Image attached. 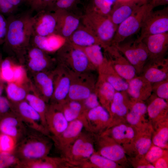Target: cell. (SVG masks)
<instances>
[{
	"mask_svg": "<svg viewBox=\"0 0 168 168\" xmlns=\"http://www.w3.org/2000/svg\"><path fill=\"white\" fill-rule=\"evenodd\" d=\"M127 58L140 75L149 58V53L142 41H128L112 44Z\"/></svg>",
	"mask_w": 168,
	"mask_h": 168,
	"instance_id": "obj_9",
	"label": "cell"
},
{
	"mask_svg": "<svg viewBox=\"0 0 168 168\" xmlns=\"http://www.w3.org/2000/svg\"><path fill=\"white\" fill-rule=\"evenodd\" d=\"M16 8L11 4L7 0H0V13L9 16L12 15Z\"/></svg>",
	"mask_w": 168,
	"mask_h": 168,
	"instance_id": "obj_53",
	"label": "cell"
},
{
	"mask_svg": "<svg viewBox=\"0 0 168 168\" xmlns=\"http://www.w3.org/2000/svg\"><path fill=\"white\" fill-rule=\"evenodd\" d=\"M82 22L102 42L104 45L103 49L111 44L118 26L113 23L109 16L86 12L82 17Z\"/></svg>",
	"mask_w": 168,
	"mask_h": 168,
	"instance_id": "obj_5",
	"label": "cell"
},
{
	"mask_svg": "<svg viewBox=\"0 0 168 168\" xmlns=\"http://www.w3.org/2000/svg\"><path fill=\"white\" fill-rule=\"evenodd\" d=\"M71 81V74L57 66L54 92L49 104L57 105L62 104L66 100Z\"/></svg>",
	"mask_w": 168,
	"mask_h": 168,
	"instance_id": "obj_19",
	"label": "cell"
},
{
	"mask_svg": "<svg viewBox=\"0 0 168 168\" xmlns=\"http://www.w3.org/2000/svg\"><path fill=\"white\" fill-rule=\"evenodd\" d=\"M150 3L153 8L168 4V0H152Z\"/></svg>",
	"mask_w": 168,
	"mask_h": 168,
	"instance_id": "obj_57",
	"label": "cell"
},
{
	"mask_svg": "<svg viewBox=\"0 0 168 168\" xmlns=\"http://www.w3.org/2000/svg\"><path fill=\"white\" fill-rule=\"evenodd\" d=\"M95 91L100 105L109 113L110 104L116 91L110 83L98 76Z\"/></svg>",
	"mask_w": 168,
	"mask_h": 168,
	"instance_id": "obj_34",
	"label": "cell"
},
{
	"mask_svg": "<svg viewBox=\"0 0 168 168\" xmlns=\"http://www.w3.org/2000/svg\"><path fill=\"white\" fill-rule=\"evenodd\" d=\"M53 105L62 111L68 122L77 119H80L83 121L84 113H82L76 111L68 106L64 102L60 104Z\"/></svg>",
	"mask_w": 168,
	"mask_h": 168,
	"instance_id": "obj_44",
	"label": "cell"
},
{
	"mask_svg": "<svg viewBox=\"0 0 168 168\" xmlns=\"http://www.w3.org/2000/svg\"><path fill=\"white\" fill-rule=\"evenodd\" d=\"M11 111V103L6 97L0 96V119Z\"/></svg>",
	"mask_w": 168,
	"mask_h": 168,
	"instance_id": "obj_54",
	"label": "cell"
},
{
	"mask_svg": "<svg viewBox=\"0 0 168 168\" xmlns=\"http://www.w3.org/2000/svg\"><path fill=\"white\" fill-rule=\"evenodd\" d=\"M112 4L110 0H90L86 7V12H93L108 16L112 9Z\"/></svg>",
	"mask_w": 168,
	"mask_h": 168,
	"instance_id": "obj_42",
	"label": "cell"
},
{
	"mask_svg": "<svg viewBox=\"0 0 168 168\" xmlns=\"http://www.w3.org/2000/svg\"><path fill=\"white\" fill-rule=\"evenodd\" d=\"M152 164L155 168H168V154L161 157Z\"/></svg>",
	"mask_w": 168,
	"mask_h": 168,
	"instance_id": "obj_56",
	"label": "cell"
},
{
	"mask_svg": "<svg viewBox=\"0 0 168 168\" xmlns=\"http://www.w3.org/2000/svg\"><path fill=\"white\" fill-rule=\"evenodd\" d=\"M5 83L0 80V96H2L4 89L5 88Z\"/></svg>",
	"mask_w": 168,
	"mask_h": 168,
	"instance_id": "obj_60",
	"label": "cell"
},
{
	"mask_svg": "<svg viewBox=\"0 0 168 168\" xmlns=\"http://www.w3.org/2000/svg\"><path fill=\"white\" fill-rule=\"evenodd\" d=\"M140 6L132 1L124 3L115 2L109 16L113 23L118 26Z\"/></svg>",
	"mask_w": 168,
	"mask_h": 168,
	"instance_id": "obj_35",
	"label": "cell"
},
{
	"mask_svg": "<svg viewBox=\"0 0 168 168\" xmlns=\"http://www.w3.org/2000/svg\"><path fill=\"white\" fill-rule=\"evenodd\" d=\"M55 53L57 66L71 74L97 71L91 64L83 50L68 39Z\"/></svg>",
	"mask_w": 168,
	"mask_h": 168,
	"instance_id": "obj_2",
	"label": "cell"
},
{
	"mask_svg": "<svg viewBox=\"0 0 168 168\" xmlns=\"http://www.w3.org/2000/svg\"><path fill=\"white\" fill-rule=\"evenodd\" d=\"M25 100L39 114L42 124L46 129L45 116L48 104L45 102L35 91L32 85V88L27 94Z\"/></svg>",
	"mask_w": 168,
	"mask_h": 168,
	"instance_id": "obj_38",
	"label": "cell"
},
{
	"mask_svg": "<svg viewBox=\"0 0 168 168\" xmlns=\"http://www.w3.org/2000/svg\"><path fill=\"white\" fill-rule=\"evenodd\" d=\"M79 0H54L47 11L54 12L58 10L70 11L77 5Z\"/></svg>",
	"mask_w": 168,
	"mask_h": 168,
	"instance_id": "obj_47",
	"label": "cell"
},
{
	"mask_svg": "<svg viewBox=\"0 0 168 168\" xmlns=\"http://www.w3.org/2000/svg\"><path fill=\"white\" fill-rule=\"evenodd\" d=\"M67 39L53 33L46 36L34 35L31 44L49 54L55 53L65 43Z\"/></svg>",
	"mask_w": 168,
	"mask_h": 168,
	"instance_id": "obj_31",
	"label": "cell"
},
{
	"mask_svg": "<svg viewBox=\"0 0 168 168\" xmlns=\"http://www.w3.org/2000/svg\"><path fill=\"white\" fill-rule=\"evenodd\" d=\"M84 168H124L123 166L95 152L79 166Z\"/></svg>",
	"mask_w": 168,
	"mask_h": 168,
	"instance_id": "obj_37",
	"label": "cell"
},
{
	"mask_svg": "<svg viewBox=\"0 0 168 168\" xmlns=\"http://www.w3.org/2000/svg\"><path fill=\"white\" fill-rule=\"evenodd\" d=\"M7 27V19L0 13V45L3 44L5 39Z\"/></svg>",
	"mask_w": 168,
	"mask_h": 168,
	"instance_id": "obj_55",
	"label": "cell"
},
{
	"mask_svg": "<svg viewBox=\"0 0 168 168\" xmlns=\"http://www.w3.org/2000/svg\"><path fill=\"white\" fill-rule=\"evenodd\" d=\"M53 12L57 20L54 33L68 39L81 25L80 18L70 11L58 10Z\"/></svg>",
	"mask_w": 168,
	"mask_h": 168,
	"instance_id": "obj_18",
	"label": "cell"
},
{
	"mask_svg": "<svg viewBox=\"0 0 168 168\" xmlns=\"http://www.w3.org/2000/svg\"><path fill=\"white\" fill-rule=\"evenodd\" d=\"M2 59H2V56L1 54H0V65H1V62H2Z\"/></svg>",
	"mask_w": 168,
	"mask_h": 168,
	"instance_id": "obj_62",
	"label": "cell"
},
{
	"mask_svg": "<svg viewBox=\"0 0 168 168\" xmlns=\"http://www.w3.org/2000/svg\"><path fill=\"white\" fill-rule=\"evenodd\" d=\"M130 109L126 117V121L137 132L145 130L152 125L146 118L147 106L144 101L132 100Z\"/></svg>",
	"mask_w": 168,
	"mask_h": 168,
	"instance_id": "obj_20",
	"label": "cell"
},
{
	"mask_svg": "<svg viewBox=\"0 0 168 168\" xmlns=\"http://www.w3.org/2000/svg\"><path fill=\"white\" fill-rule=\"evenodd\" d=\"M74 45L85 47L98 44L102 48L104 45L99 39L90 30L81 24L68 39Z\"/></svg>",
	"mask_w": 168,
	"mask_h": 168,
	"instance_id": "obj_33",
	"label": "cell"
},
{
	"mask_svg": "<svg viewBox=\"0 0 168 168\" xmlns=\"http://www.w3.org/2000/svg\"><path fill=\"white\" fill-rule=\"evenodd\" d=\"M31 130H28L18 142L14 153L20 161L34 160L48 156L52 148V143L47 135Z\"/></svg>",
	"mask_w": 168,
	"mask_h": 168,
	"instance_id": "obj_3",
	"label": "cell"
},
{
	"mask_svg": "<svg viewBox=\"0 0 168 168\" xmlns=\"http://www.w3.org/2000/svg\"><path fill=\"white\" fill-rule=\"evenodd\" d=\"M132 102L126 91H116L110 104L109 114L111 121L107 129L119 123L127 122L126 117Z\"/></svg>",
	"mask_w": 168,
	"mask_h": 168,
	"instance_id": "obj_15",
	"label": "cell"
},
{
	"mask_svg": "<svg viewBox=\"0 0 168 168\" xmlns=\"http://www.w3.org/2000/svg\"><path fill=\"white\" fill-rule=\"evenodd\" d=\"M85 112L100 105L95 91L84 100L81 101Z\"/></svg>",
	"mask_w": 168,
	"mask_h": 168,
	"instance_id": "obj_51",
	"label": "cell"
},
{
	"mask_svg": "<svg viewBox=\"0 0 168 168\" xmlns=\"http://www.w3.org/2000/svg\"><path fill=\"white\" fill-rule=\"evenodd\" d=\"M56 73V67L50 71L32 74V79L31 80L34 90L47 104L53 94Z\"/></svg>",
	"mask_w": 168,
	"mask_h": 168,
	"instance_id": "obj_16",
	"label": "cell"
},
{
	"mask_svg": "<svg viewBox=\"0 0 168 168\" xmlns=\"http://www.w3.org/2000/svg\"><path fill=\"white\" fill-rule=\"evenodd\" d=\"M7 20L4 50L9 56L23 64L33 33V16L29 13L12 15Z\"/></svg>",
	"mask_w": 168,
	"mask_h": 168,
	"instance_id": "obj_1",
	"label": "cell"
},
{
	"mask_svg": "<svg viewBox=\"0 0 168 168\" xmlns=\"http://www.w3.org/2000/svg\"><path fill=\"white\" fill-rule=\"evenodd\" d=\"M46 128L51 137L60 135L67 128L69 122L62 111L54 105L48 104L45 114Z\"/></svg>",
	"mask_w": 168,
	"mask_h": 168,
	"instance_id": "obj_25",
	"label": "cell"
},
{
	"mask_svg": "<svg viewBox=\"0 0 168 168\" xmlns=\"http://www.w3.org/2000/svg\"><path fill=\"white\" fill-rule=\"evenodd\" d=\"M133 0H116L115 2L118 3H124L132 1Z\"/></svg>",
	"mask_w": 168,
	"mask_h": 168,
	"instance_id": "obj_61",
	"label": "cell"
},
{
	"mask_svg": "<svg viewBox=\"0 0 168 168\" xmlns=\"http://www.w3.org/2000/svg\"><path fill=\"white\" fill-rule=\"evenodd\" d=\"M72 168L63 157L47 156L37 159L20 161L16 168Z\"/></svg>",
	"mask_w": 168,
	"mask_h": 168,
	"instance_id": "obj_30",
	"label": "cell"
},
{
	"mask_svg": "<svg viewBox=\"0 0 168 168\" xmlns=\"http://www.w3.org/2000/svg\"><path fill=\"white\" fill-rule=\"evenodd\" d=\"M168 154V149H165L152 143L144 156L146 160L152 164L161 157Z\"/></svg>",
	"mask_w": 168,
	"mask_h": 168,
	"instance_id": "obj_45",
	"label": "cell"
},
{
	"mask_svg": "<svg viewBox=\"0 0 168 168\" xmlns=\"http://www.w3.org/2000/svg\"><path fill=\"white\" fill-rule=\"evenodd\" d=\"M54 0H32L31 3V9L37 12L47 10Z\"/></svg>",
	"mask_w": 168,
	"mask_h": 168,
	"instance_id": "obj_52",
	"label": "cell"
},
{
	"mask_svg": "<svg viewBox=\"0 0 168 168\" xmlns=\"http://www.w3.org/2000/svg\"><path fill=\"white\" fill-rule=\"evenodd\" d=\"M109 112L100 105L85 112L83 122L86 131L95 135L106 130L110 123Z\"/></svg>",
	"mask_w": 168,
	"mask_h": 168,
	"instance_id": "obj_13",
	"label": "cell"
},
{
	"mask_svg": "<svg viewBox=\"0 0 168 168\" xmlns=\"http://www.w3.org/2000/svg\"><path fill=\"white\" fill-rule=\"evenodd\" d=\"M127 82L126 91L132 100L145 101L152 93V83L141 76H137Z\"/></svg>",
	"mask_w": 168,
	"mask_h": 168,
	"instance_id": "obj_28",
	"label": "cell"
},
{
	"mask_svg": "<svg viewBox=\"0 0 168 168\" xmlns=\"http://www.w3.org/2000/svg\"><path fill=\"white\" fill-rule=\"evenodd\" d=\"M153 131L151 126L145 130L137 132L132 140L123 147L126 155L130 157L144 156L152 143Z\"/></svg>",
	"mask_w": 168,
	"mask_h": 168,
	"instance_id": "obj_17",
	"label": "cell"
},
{
	"mask_svg": "<svg viewBox=\"0 0 168 168\" xmlns=\"http://www.w3.org/2000/svg\"><path fill=\"white\" fill-rule=\"evenodd\" d=\"M97 71L98 76L110 83L116 91L127 90L128 82L116 72L106 57L103 63L98 67Z\"/></svg>",
	"mask_w": 168,
	"mask_h": 168,
	"instance_id": "obj_29",
	"label": "cell"
},
{
	"mask_svg": "<svg viewBox=\"0 0 168 168\" xmlns=\"http://www.w3.org/2000/svg\"><path fill=\"white\" fill-rule=\"evenodd\" d=\"M94 135L95 152L124 168L131 166L122 146L107 134L102 133Z\"/></svg>",
	"mask_w": 168,
	"mask_h": 168,
	"instance_id": "obj_6",
	"label": "cell"
},
{
	"mask_svg": "<svg viewBox=\"0 0 168 168\" xmlns=\"http://www.w3.org/2000/svg\"><path fill=\"white\" fill-rule=\"evenodd\" d=\"M148 0H133L132 1L139 5H142L147 3Z\"/></svg>",
	"mask_w": 168,
	"mask_h": 168,
	"instance_id": "obj_59",
	"label": "cell"
},
{
	"mask_svg": "<svg viewBox=\"0 0 168 168\" xmlns=\"http://www.w3.org/2000/svg\"><path fill=\"white\" fill-rule=\"evenodd\" d=\"M153 128L152 143L168 149V119L158 123Z\"/></svg>",
	"mask_w": 168,
	"mask_h": 168,
	"instance_id": "obj_39",
	"label": "cell"
},
{
	"mask_svg": "<svg viewBox=\"0 0 168 168\" xmlns=\"http://www.w3.org/2000/svg\"><path fill=\"white\" fill-rule=\"evenodd\" d=\"M139 37L135 41L141 42L146 37L168 31V7L149 11L145 17Z\"/></svg>",
	"mask_w": 168,
	"mask_h": 168,
	"instance_id": "obj_10",
	"label": "cell"
},
{
	"mask_svg": "<svg viewBox=\"0 0 168 168\" xmlns=\"http://www.w3.org/2000/svg\"><path fill=\"white\" fill-rule=\"evenodd\" d=\"M152 84L168 78V59H148L141 74Z\"/></svg>",
	"mask_w": 168,
	"mask_h": 168,
	"instance_id": "obj_21",
	"label": "cell"
},
{
	"mask_svg": "<svg viewBox=\"0 0 168 168\" xmlns=\"http://www.w3.org/2000/svg\"><path fill=\"white\" fill-rule=\"evenodd\" d=\"M49 54L39 48L30 45L24 61L27 69L33 74L55 69L57 66L55 58H52Z\"/></svg>",
	"mask_w": 168,
	"mask_h": 168,
	"instance_id": "obj_11",
	"label": "cell"
},
{
	"mask_svg": "<svg viewBox=\"0 0 168 168\" xmlns=\"http://www.w3.org/2000/svg\"><path fill=\"white\" fill-rule=\"evenodd\" d=\"M18 142L15 138L0 133V153H14Z\"/></svg>",
	"mask_w": 168,
	"mask_h": 168,
	"instance_id": "obj_43",
	"label": "cell"
},
{
	"mask_svg": "<svg viewBox=\"0 0 168 168\" xmlns=\"http://www.w3.org/2000/svg\"><path fill=\"white\" fill-rule=\"evenodd\" d=\"M149 53L148 59L155 60L165 58L168 49V33L148 36L142 41Z\"/></svg>",
	"mask_w": 168,
	"mask_h": 168,
	"instance_id": "obj_27",
	"label": "cell"
},
{
	"mask_svg": "<svg viewBox=\"0 0 168 168\" xmlns=\"http://www.w3.org/2000/svg\"><path fill=\"white\" fill-rule=\"evenodd\" d=\"M27 128L12 111L0 119V133L15 138L18 142L26 133Z\"/></svg>",
	"mask_w": 168,
	"mask_h": 168,
	"instance_id": "obj_24",
	"label": "cell"
},
{
	"mask_svg": "<svg viewBox=\"0 0 168 168\" xmlns=\"http://www.w3.org/2000/svg\"><path fill=\"white\" fill-rule=\"evenodd\" d=\"M10 102L11 111L28 128L49 136L47 130L42 124L39 114L26 100L16 103Z\"/></svg>",
	"mask_w": 168,
	"mask_h": 168,
	"instance_id": "obj_12",
	"label": "cell"
},
{
	"mask_svg": "<svg viewBox=\"0 0 168 168\" xmlns=\"http://www.w3.org/2000/svg\"><path fill=\"white\" fill-rule=\"evenodd\" d=\"M79 47L83 50L91 64L97 70L106 58L102 51L103 48L99 44H95L85 47Z\"/></svg>",
	"mask_w": 168,
	"mask_h": 168,
	"instance_id": "obj_40",
	"label": "cell"
},
{
	"mask_svg": "<svg viewBox=\"0 0 168 168\" xmlns=\"http://www.w3.org/2000/svg\"><path fill=\"white\" fill-rule=\"evenodd\" d=\"M13 6L16 8L24 0H7Z\"/></svg>",
	"mask_w": 168,
	"mask_h": 168,
	"instance_id": "obj_58",
	"label": "cell"
},
{
	"mask_svg": "<svg viewBox=\"0 0 168 168\" xmlns=\"http://www.w3.org/2000/svg\"><path fill=\"white\" fill-rule=\"evenodd\" d=\"M91 71L71 74V81L66 100L82 101L95 91L98 76Z\"/></svg>",
	"mask_w": 168,
	"mask_h": 168,
	"instance_id": "obj_8",
	"label": "cell"
},
{
	"mask_svg": "<svg viewBox=\"0 0 168 168\" xmlns=\"http://www.w3.org/2000/svg\"><path fill=\"white\" fill-rule=\"evenodd\" d=\"M103 49L114 69L127 82L137 76L134 68L114 45L107 46Z\"/></svg>",
	"mask_w": 168,
	"mask_h": 168,
	"instance_id": "obj_14",
	"label": "cell"
},
{
	"mask_svg": "<svg viewBox=\"0 0 168 168\" xmlns=\"http://www.w3.org/2000/svg\"><path fill=\"white\" fill-rule=\"evenodd\" d=\"M131 166L135 168H155L152 164L148 162L144 156L127 157Z\"/></svg>",
	"mask_w": 168,
	"mask_h": 168,
	"instance_id": "obj_50",
	"label": "cell"
},
{
	"mask_svg": "<svg viewBox=\"0 0 168 168\" xmlns=\"http://www.w3.org/2000/svg\"><path fill=\"white\" fill-rule=\"evenodd\" d=\"M152 93L168 101V78L152 84Z\"/></svg>",
	"mask_w": 168,
	"mask_h": 168,
	"instance_id": "obj_48",
	"label": "cell"
},
{
	"mask_svg": "<svg viewBox=\"0 0 168 168\" xmlns=\"http://www.w3.org/2000/svg\"><path fill=\"white\" fill-rule=\"evenodd\" d=\"M136 130L127 122L114 125L103 133L108 135L123 147L129 143L136 135Z\"/></svg>",
	"mask_w": 168,
	"mask_h": 168,
	"instance_id": "obj_32",
	"label": "cell"
},
{
	"mask_svg": "<svg viewBox=\"0 0 168 168\" xmlns=\"http://www.w3.org/2000/svg\"><path fill=\"white\" fill-rule=\"evenodd\" d=\"M146 101L147 114L153 128L158 123L168 119V101L152 93Z\"/></svg>",
	"mask_w": 168,
	"mask_h": 168,
	"instance_id": "obj_23",
	"label": "cell"
},
{
	"mask_svg": "<svg viewBox=\"0 0 168 168\" xmlns=\"http://www.w3.org/2000/svg\"><path fill=\"white\" fill-rule=\"evenodd\" d=\"M84 128L82 121L77 119L69 122L66 128L60 135L50 138L61 153L67 149L79 137Z\"/></svg>",
	"mask_w": 168,
	"mask_h": 168,
	"instance_id": "obj_22",
	"label": "cell"
},
{
	"mask_svg": "<svg viewBox=\"0 0 168 168\" xmlns=\"http://www.w3.org/2000/svg\"><path fill=\"white\" fill-rule=\"evenodd\" d=\"M16 61L10 56L2 59L0 66V80L5 83L13 82L14 67L18 63Z\"/></svg>",
	"mask_w": 168,
	"mask_h": 168,
	"instance_id": "obj_41",
	"label": "cell"
},
{
	"mask_svg": "<svg viewBox=\"0 0 168 168\" xmlns=\"http://www.w3.org/2000/svg\"><path fill=\"white\" fill-rule=\"evenodd\" d=\"M57 20L54 12L43 10L33 16V33L46 36L54 33Z\"/></svg>",
	"mask_w": 168,
	"mask_h": 168,
	"instance_id": "obj_26",
	"label": "cell"
},
{
	"mask_svg": "<svg viewBox=\"0 0 168 168\" xmlns=\"http://www.w3.org/2000/svg\"><path fill=\"white\" fill-rule=\"evenodd\" d=\"M30 81L25 66L23 64L17 63L14 67L12 82L19 84H24Z\"/></svg>",
	"mask_w": 168,
	"mask_h": 168,
	"instance_id": "obj_46",
	"label": "cell"
},
{
	"mask_svg": "<svg viewBox=\"0 0 168 168\" xmlns=\"http://www.w3.org/2000/svg\"><path fill=\"white\" fill-rule=\"evenodd\" d=\"M95 152L94 135L86 131L79 137L66 150L61 153L62 157L72 168H79Z\"/></svg>",
	"mask_w": 168,
	"mask_h": 168,
	"instance_id": "obj_4",
	"label": "cell"
},
{
	"mask_svg": "<svg viewBox=\"0 0 168 168\" xmlns=\"http://www.w3.org/2000/svg\"><path fill=\"white\" fill-rule=\"evenodd\" d=\"M20 160L13 153H0V168H16Z\"/></svg>",
	"mask_w": 168,
	"mask_h": 168,
	"instance_id": "obj_49",
	"label": "cell"
},
{
	"mask_svg": "<svg viewBox=\"0 0 168 168\" xmlns=\"http://www.w3.org/2000/svg\"><path fill=\"white\" fill-rule=\"evenodd\" d=\"M6 84L5 86L6 97L10 102L12 103L25 100L27 94L32 87L31 80L29 82L24 84L11 82Z\"/></svg>",
	"mask_w": 168,
	"mask_h": 168,
	"instance_id": "obj_36",
	"label": "cell"
},
{
	"mask_svg": "<svg viewBox=\"0 0 168 168\" xmlns=\"http://www.w3.org/2000/svg\"><path fill=\"white\" fill-rule=\"evenodd\" d=\"M153 8L147 3L138 7L118 26L111 44L122 42L126 38L138 32L141 29L145 17Z\"/></svg>",
	"mask_w": 168,
	"mask_h": 168,
	"instance_id": "obj_7",
	"label": "cell"
}]
</instances>
